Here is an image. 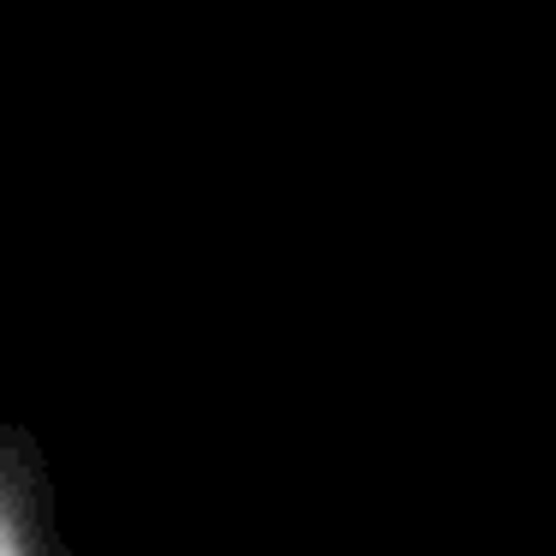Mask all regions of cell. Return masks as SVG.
Listing matches in <instances>:
<instances>
[{
  "label": "cell",
  "instance_id": "cell-1",
  "mask_svg": "<svg viewBox=\"0 0 556 556\" xmlns=\"http://www.w3.org/2000/svg\"><path fill=\"white\" fill-rule=\"evenodd\" d=\"M7 544H13V532H7V527H0V551H7Z\"/></svg>",
  "mask_w": 556,
  "mask_h": 556
}]
</instances>
